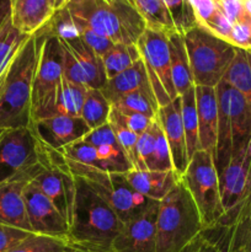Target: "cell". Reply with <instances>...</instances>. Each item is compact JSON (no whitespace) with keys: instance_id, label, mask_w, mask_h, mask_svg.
<instances>
[{"instance_id":"cell-1","label":"cell","mask_w":251,"mask_h":252,"mask_svg":"<svg viewBox=\"0 0 251 252\" xmlns=\"http://www.w3.org/2000/svg\"><path fill=\"white\" fill-rule=\"evenodd\" d=\"M73 177L75 193L66 244L80 252H112L123 221L84 180Z\"/></svg>"},{"instance_id":"cell-2","label":"cell","mask_w":251,"mask_h":252,"mask_svg":"<svg viewBox=\"0 0 251 252\" xmlns=\"http://www.w3.org/2000/svg\"><path fill=\"white\" fill-rule=\"evenodd\" d=\"M39 53V38L24 42L0 78V129L30 128L32 125V85Z\"/></svg>"},{"instance_id":"cell-3","label":"cell","mask_w":251,"mask_h":252,"mask_svg":"<svg viewBox=\"0 0 251 252\" xmlns=\"http://www.w3.org/2000/svg\"><path fill=\"white\" fill-rule=\"evenodd\" d=\"M71 16L115 43L137 44L145 24L129 0H75Z\"/></svg>"},{"instance_id":"cell-4","label":"cell","mask_w":251,"mask_h":252,"mask_svg":"<svg viewBox=\"0 0 251 252\" xmlns=\"http://www.w3.org/2000/svg\"><path fill=\"white\" fill-rule=\"evenodd\" d=\"M196 203L182 180L159 202L157 252H181L203 233Z\"/></svg>"},{"instance_id":"cell-5","label":"cell","mask_w":251,"mask_h":252,"mask_svg":"<svg viewBox=\"0 0 251 252\" xmlns=\"http://www.w3.org/2000/svg\"><path fill=\"white\" fill-rule=\"evenodd\" d=\"M65 166L71 176L84 180L117 213L123 224L142 216L157 202L135 192L127 181L126 174L102 171L68 158H65Z\"/></svg>"},{"instance_id":"cell-6","label":"cell","mask_w":251,"mask_h":252,"mask_svg":"<svg viewBox=\"0 0 251 252\" xmlns=\"http://www.w3.org/2000/svg\"><path fill=\"white\" fill-rule=\"evenodd\" d=\"M182 36L194 86L216 88L223 80L236 48L199 25Z\"/></svg>"},{"instance_id":"cell-7","label":"cell","mask_w":251,"mask_h":252,"mask_svg":"<svg viewBox=\"0 0 251 252\" xmlns=\"http://www.w3.org/2000/svg\"><path fill=\"white\" fill-rule=\"evenodd\" d=\"M37 36L39 53L32 85V123L58 115V95L63 78V47L59 38L43 31L37 32Z\"/></svg>"},{"instance_id":"cell-8","label":"cell","mask_w":251,"mask_h":252,"mask_svg":"<svg viewBox=\"0 0 251 252\" xmlns=\"http://www.w3.org/2000/svg\"><path fill=\"white\" fill-rule=\"evenodd\" d=\"M181 180L196 203L204 230L218 225L224 217V208L213 155L206 150H197Z\"/></svg>"},{"instance_id":"cell-9","label":"cell","mask_w":251,"mask_h":252,"mask_svg":"<svg viewBox=\"0 0 251 252\" xmlns=\"http://www.w3.org/2000/svg\"><path fill=\"white\" fill-rule=\"evenodd\" d=\"M148 79L159 107L177 97L171 76L169 34L145 29L137 42Z\"/></svg>"},{"instance_id":"cell-10","label":"cell","mask_w":251,"mask_h":252,"mask_svg":"<svg viewBox=\"0 0 251 252\" xmlns=\"http://www.w3.org/2000/svg\"><path fill=\"white\" fill-rule=\"evenodd\" d=\"M39 164L38 142L30 128L4 130L0 138V185Z\"/></svg>"},{"instance_id":"cell-11","label":"cell","mask_w":251,"mask_h":252,"mask_svg":"<svg viewBox=\"0 0 251 252\" xmlns=\"http://www.w3.org/2000/svg\"><path fill=\"white\" fill-rule=\"evenodd\" d=\"M24 197L32 233L61 239L66 243L69 233L68 220L59 213L33 181L25 187Z\"/></svg>"},{"instance_id":"cell-12","label":"cell","mask_w":251,"mask_h":252,"mask_svg":"<svg viewBox=\"0 0 251 252\" xmlns=\"http://www.w3.org/2000/svg\"><path fill=\"white\" fill-rule=\"evenodd\" d=\"M43 169V165L39 162L10 181L0 185V224L32 233L27 218L24 189L41 174Z\"/></svg>"},{"instance_id":"cell-13","label":"cell","mask_w":251,"mask_h":252,"mask_svg":"<svg viewBox=\"0 0 251 252\" xmlns=\"http://www.w3.org/2000/svg\"><path fill=\"white\" fill-rule=\"evenodd\" d=\"M30 129L41 144L54 150H61L81 140L91 130L81 117L66 115H56L36 121Z\"/></svg>"},{"instance_id":"cell-14","label":"cell","mask_w":251,"mask_h":252,"mask_svg":"<svg viewBox=\"0 0 251 252\" xmlns=\"http://www.w3.org/2000/svg\"><path fill=\"white\" fill-rule=\"evenodd\" d=\"M159 202L147 212L123 224L112 252H157V216Z\"/></svg>"},{"instance_id":"cell-15","label":"cell","mask_w":251,"mask_h":252,"mask_svg":"<svg viewBox=\"0 0 251 252\" xmlns=\"http://www.w3.org/2000/svg\"><path fill=\"white\" fill-rule=\"evenodd\" d=\"M154 120L160 126L167 140L170 153H171L174 171L181 177L186 171L189 159L188 154H187L184 125H182L181 98H180V96H177L175 100H172L167 105L157 108Z\"/></svg>"},{"instance_id":"cell-16","label":"cell","mask_w":251,"mask_h":252,"mask_svg":"<svg viewBox=\"0 0 251 252\" xmlns=\"http://www.w3.org/2000/svg\"><path fill=\"white\" fill-rule=\"evenodd\" d=\"M57 11V0H10V22L26 36L41 31Z\"/></svg>"},{"instance_id":"cell-17","label":"cell","mask_w":251,"mask_h":252,"mask_svg":"<svg viewBox=\"0 0 251 252\" xmlns=\"http://www.w3.org/2000/svg\"><path fill=\"white\" fill-rule=\"evenodd\" d=\"M199 149L214 155L218 132V98L216 88L196 86Z\"/></svg>"},{"instance_id":"cell-18","label":"cell","mask_w":251,"mask_h":252,"mask_svg":"<svg viewBox=\"0 0 251 252\" xmlns=\"http://www.w3.org/2000/svg\"><path fill=\"white\" fill-rule=\"evenodd\" d=\"M127 181L135 192L153 201L160 202L180 182L181 177L172 171L130 170L126 174Z\"/></svg>"},{"instance_id":"cell-19","label":"cell","mask_w":251,"mask_h":252,"mask_svg":"<svg viewBox=\"0 0 251 252\" xmlns=\"http://www.w3.org/2000/svg\"><path fill=\"white\" fill-rule=\"evenodd\" d=\"M64 47L73 54L85 76L89 89H102L107 81L102 58L95 53L81 37L71 39H59Z\"/></svg>"},{"instance_id":"cell-20","label":"cell","mask_w":251,"mask_h":252,"mask_svg":"<svg viewBox=\"0 0 251 252\" xmlns=\"http://www.w3.org/2000/svg\"><path fill=\"white\" fill-rule=\"evenodd\" d=\"M139 89L153 90L142 59L135 62L132 66L126 69L122 73L108 79L105 85H103V88L101 89V91L108 100V102L112 105L115 101L122 97L123 95L132 93V91L139 90Z\"/></svg>"},{"instance_id":"cell-21","label":"cell","mask_w":251,"mask_h":252,"mask_svg":"<svg viewBox=\"0 0 251 252\" xmlns=\"http://www.w3.org/2000/svg\"><path fill=\"white\" fill-rule=\"evenodd\" d=\"M170 61H171V76L177 95H182L194 86L189 68L188 56L185 47L184 36L179 32L169 34Z\"/></svg>"},{"instance_id":"cell-22","label":"cell","mask_w":251,"mask_h":252,"mask_svg":"<svg viewBox=\"0 0 251 252\" xmlns=\"http://www.w3.org/2000/svg\"><path fill=\"white\" fill-rule=\"evenodd\" d=\"M223 80L240 93L251 106V51L236 48Z\"/></svg>"},{"instance_id":"cell-23","label":"cell","mask_w":251,"mask_h":252,"mask_svg":"<svg viewBox=\"0 0 251 252\" xmlns=\"http://www.w3.org/2000/svg\"><path fill=\"white\" fill-rule=\"evenodd\" d=\"M145 24V29L171 34L176 31L172 17L162 0H129Z\"/></svg>"},{"instance_id":"cell-24","label":"cell","mask_w":251,"mask_h":252,"mask_svg":"<svg viewBox=\"0 0 251 252\" xmlns=\"http://www.w3.org/2000/svg\"><path fill=\"white\" fill-rule=\"evenodd\" d=\"M180 98H181V118L185 137H186L187 154H188V159H191L194 153L199 150L196 86H192L189 90L180 95Z\"/></svg>"},{"instance_id":"cell-25","label":"cell","mask_w":251,"mask_h":252,"mask_svg":"<svg viewBox=\"0 0 251 252\" xmlns=\"http://www.w3.org/2000/svg\"><path fill=\"white\" fill-rule=\"evenodd\" d=\"M111 107L112 106L105 97L101 89H88L80 117L85 121L90 129H95L107 123Z\"/></svg>"},{"instance_id":"cell-26","label":"cell","mask_w":251,"mask_h":252,"mask_svg":"<svg viewBox=\"0 0 251 252\" xmlns=\"http://www.w3.org/2000/svg\"><path fill=\"white\" fill-rule=\"evenodd\" d=\"M139 59L140 53L137 44L115 43V46L102 57L107 80L125 71Z\"/></svg>"},{"instance_id":"cell-27","label":"cell","mask_w":251,"mask_h":252,"mask_svg":"<svg viewBox=\"0 0 251 252\" xmlns=\"http://www.w3.org/2000/svg\"><path fill=\"white\" fill-rule=\"evenodd\" d=\"M111 106L121 111H132V112L142 113L152 120L155 118L157 108H159L153 90H148V89H139V90L126 94Z\"/></svg>"},{"instance_id":"cell-28","label":"cell","mask_w":251,"mask_h":252,"mask_svg":"<svg viewBox=\"0 0 251 252\" xmlns=\"http://www.w3.org/2000/svg\"><path fill=\"white\" fill-rule=\"evenodd\" d=\"M88 89L86 86L71 83L63 76L58 95V115L80 117Z\"/></svg>"},{"instance_id":"cell-29","label":"cell","mask_w":251,"mask_h":252,"mask_svg":"<svg viewBox=\"0 0 251 252\" xmlns=\"http://www.w3.org/2000/svg\"><path fill=\"white\" fill-rule=\"evenodd\" d=\"M29 37L30 36L22 34L21 32L17 31L10 22V19L1 27L0 30V78L4 75L5 70L11 63L15 54Z\"/></svg>"},{"instance_id":"cell-30","label":"cell","mask_w":251,"mask_h":252,"mask_svg":"<svg viewBox=\"0 0 251 252\" xmlns=\"http://www.w3.org/2000/svg\"><path fill=\"white\" fill-rule=\"evenodd\" d=\"M59 152L65 158L73 160V161L79 162V164L95 167V169L102 170V171L112 172L107 162H105L100 158L96 148L89 144V143L84 142V140H78V142L61 149Z\"/></svg>"},{"instance_id":"cell-31","label":"cell","mask_w":251,"mask_h":252,"mask_svg":"<svg viewBox=\"0 0 251 252\" xmlns=\"http://www.w3.org/2000/svg\"><path fill=\"white\" fill-rule=\"evenodd\" d=\"M64 240L31 233L7 252H74Z\"/></svg>"},{"instance_id":"cell-32","label":"cell","mask_w":251,"mask_h":252,"mask_svg":"<svg viewBox=\"0 0 251 252\" xmlns=\"http://www.w3.org/2000/svg\"><path fill=\"white\" fill-rule=\"evenodd\" d=\"M172 17L176 31L184 34L197 26V20L188 0H162Z\"/></svg>"},{"instance_id":"cell-33","label":"cell","mask_w":251,"mask_h":252,"mask_svg":"<svg viewBox=\"0 0 251 252\" xmlns=\"http://www.w3.org/2000/svg\"><path fill=\"white\" fill-rule=\"evenodd\" d=\"M107 122L110 123V126L112 127L116 135V139H117L120 147L122 148L125 154L127 155L129 161L132 162L133 169L139 170V161H138L137 155V143L139 135L135 134L134 132H132V130L128 129V128H126L125 126L121 125L117 121L108 118Z\"/></svg>"},{"instance_id":"cell-34","label":"cell","mask_w":251,"mask_h":252,"mask_svg":"<svg viewBox=\"0 0 251 252\" xmlns=\"http://www.w3.org/2000/svg\"><path fill=\"white\" fill-rule=\"evenodd\" d=\"M147 170L149 171H172L174 165H172L171 153H170L169 144L162 133L161 128L157 125V140H155V149L153 153V157L148 164Z\"/></svg>"},{"instance_id":"cell-35","label":"cell","mask_w":251,"mask_h":252,"mask_svg":"<svg viewBox=\"0 0 251 252\" xmlns=\"http://www.w3.org/2000/svg\"><path fill=\"white\" fill-rule=\"evenodd\" d=\"M108 118L117 121V122H120L121 125H123L126 128H128V129H130L138 135L144 133L154 121L148 117V116L142 115V113L132 112V111H121L115 107H111L110 117Z\"/></svg>"},{"instance_id":"cell-36","label":"cell","mask_w":251,"mask_h":252,"mask_svg":"<svg viewBox=\"0 0 251 252\" xmlns=\"http://www.w3.org/2000/svg\"><path fill=\"white\" fill-rule=\"evenodd\" d=\"M230 250L241 249L244 252H251V211L229 230Z\"/></svg>"},{"instance_id":"cell-37","label":"cell","mask_w":251,"mask_h":252,"mask_svg":"<svg viewBox=\"0 0 251 252\" xmlns=\"http://www.w3.org/2000/svg\"><path fill=\"white\" fill-rule=\"evenodd\" d=\"M157 121H153L152 126L144 133L138 137L137 155L139 161V170H147L148 164L153 157L155 149V140H157Z\"/></svg>"},{"instance_id":"cell-38","label":"cell","mask_w":251,"mask_h":252,"mask_svg":"<svg viewBox=\"0 0 251 252\" xmlns=\"http://www.w3.org/2000/svg\"><path fill=\"white\" fill-rule=\"evenodd\" d=\"M228 42L235 48L251 51V16L246 12L233 24Z\"/></svg>"},{"instance_id":"cell-39","label":"cell","mask_w":251,"mask_h":252,"mask_svg":"<svg viewBox=\"0 0 251 252\" xmlns=\"http://www.w3.org/2000/svg\"><path fill=\"white\" fill-rule=\"evenodd\" d=\"M71 15V14H70ZM75 20V22L78 24L79 32H80V37L94 52H95L97 56H100L102 58L113 46H115V42H112L111 39L106 38V37L101 36V34L96 33L94 30H91L90 27L86 26L85 24H83L81 21H79L78 19L73 17Z\"/></svg>"},{"instance_id":"cell-40","label":"cell","mask_w":251,"mask_h":252,"mask_svg":"<svg viewBox=\"0 0 251 252\" xmlns=\"http://www.w3.org/2000/svg\"><path fill=\"white\" fill-rule=\"evenodd\" d=\"M81 140L89 143L93 147H102V145H112V147H120L117 139H116L115 132L110 123L100 126V127L91 129Z\"/></svg>"},{"instance_id":"cell-41","label":"cell","mask_w":251,"mask_h":252,"mask_svg":"<svg viewBox=\"0 0 251 252\" xmlns=\"http://www.w3.org/2000/svg\"><path fill=\"white\" fill-rule=\"evenodd\" d=\"M62 47H63V76L66 80L71 81V83L88 88L85 76H84L83 70H81L80 65L78 64L76 59L74 58L73 54L63 44H62Z\"/></svg>"},{"instance_id":"cell-42","label":"cell","mask_w":251,"mask_h":252,"mask_svg":"<svg viewBox=\"0 0 251 252\" xmlns=\"http://www.w3.org/2000/svg\"><path fill=\"white\" fill-rule=\"evenodd\" d=\"M29 231L0 224V252H7L30 235Z\"/></svg>"},{"instance_id":"cell-43","label":"cell","mask_w":251,"mask_h":252,"mask_svg":"<svg viewBox=\"0 0 251 252\" xmlns=\"http://www.w3.org/2000/svg\"><path fill=\"white\" fill-rule=\"evenodd\" d=\"M203 27L206 30H208L209 32H212L213 34H216L217 37H219V38L228 41L233 24H231L230 20L223 14V11H221L220 9H218L216 11V14L209 19V21L207 22Z\"/></svg>"},{"instance_id":"cell-44","label":"cell","mask_w":251,"mask_h":252,"mask_svg":"<svg viewBox=\"0 0 251 252\" xmlns=\"http://www.w3.org/2000/svg\"><path fill=\"white\" fill-rule=\"evenodd\" d=\"M196 16L197 25L203 27L219 9L217 0H188Z\"/></svg>"},{"instance_id":"cell-45","label":"cell","mask_w":251,"mask_h":252,"mask_svg":"<svg viewBox=\"0 0 251 252\" xmlns=\"http://www.w3.org/2000/svg\"><path fill=\"white\" fill-rule=\"evenodd\" d=\"M217 1H218L219 9L230 20L231 24L238 21L245 12L243 9V5H241V1H239V0H217Z\"/></svg>"},{"instance_id":"cell-46","label":"cell","mask_w":251,"mask_h":252,"mask_svg":"<svg viewBox=\"0 0 251 252\" xmlns=\"http://www.w3.org/2000/svg\"><path fill=\"white\" fill-rule=\"evenodd\" d=\"M181 252H219L218 249L206 240L203 234L197 236L189 245H187Z\"/></svg>"},{"instance_id":"cell-47","label":"cell","mask_w":251,"mask_h":252,"mask_svg":"<svg viewBox=\"0 0 251 252\" xmlns=\"http://www.w3.org/2000/svg\"><path fill=\"white\" fill-rule=\"evenodd\" d=\"M10 19V0H0V30Z\"/></svg>"},{"instance_id":"cell-48","label":"cell","mask_w":251,"mask_h":252,"mask_svg":"<svg viewBox=\"0 0 251 252\" xmlns=\"http://www.w3.org/2000/svg\"><path fill=\"white\" fill-rule=\"evenodd\" d=\"M241 5H243V9L249 16H251V0H241Z\"/></svg>"},{"instance_id":"cell-49","label":"cell","mask_w":251,"mask_h":252,"mask_svg":"<svg viewBox=\"0 0 251 252\" xmlns=\"http://www.w3.org/2000/svg\"><path fill=\"white\" fill-rule=\"evenodd\" d=\"M75 0H57V5H58V10L64 9V7L68 6L69 4H71Z\"/></svg>"},{"instance_id":"cell-50","label":"cell","mask_w":251,"mask_h":252,"mask_svg":"<svg viewBox=\"0 0 251 252\" xmlns=\"http://www.w3.org/2000/svg\"><path fill=\"white\" fill-rule=\"evenodd\" d=\"M230 252H244V251L241 250V249H238V250H233V251H230Z\"/></svg>"},{"instance_id":"cell-51","label":"cell","mask_w":251,"mask_h":252,"mask_svg":"<svg viewBox=\"0 0 251 252\" xmlns=\"http://www.w3.org/2000/svg\"><path fill=\"white\" fill-rule=\"evenodd\" d=\"M2 133H4V130H2V129H0V138H1V135H2Z\"/></svg>"},{"instance_id":"cell-52","label":"cell","mask_w":251,"mask_h":252,"mask_svg":"<svg viewBox=\"0 0 251 252\" xmlns=\"http://www.w3.org/2000/svg\"><path fill=\"white\" fill-rule=\"evenodd\" d=\"M74 252H80V251H76V250H75V251H74Z\"/></svg>"},{"instance_id":"cell-53","label":"cell","mask_w":251,"mask_h":252,"mask_svg":"<svg viewBox=\"0 0 251 252\" xmlns=\"http://www.w3.org/2000/svg\"><path fill=\"white\" fill-rule=\"evenodd\" d=\"M239 1H241V0H239Z\"/></svg>"}]
</instances>
